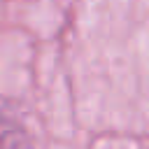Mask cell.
<instances>
[{
  "instance_id": "6da1fadb",
  "label": "cell",
  "mask_w": 149,
  "mask_h": 149,
  "mask_svg": "<svg viewBox=\"0 0 149 149\" xmlns=\"http://www.w3.org/2000/svg\"><path fill=\"white\" fill-rule=\"evenodd\" d=\"M0 149H26V147H23V142H21V140H16V137H14V133L5 130V133L0 135Z\"/></svg>"
}]
</instances>
